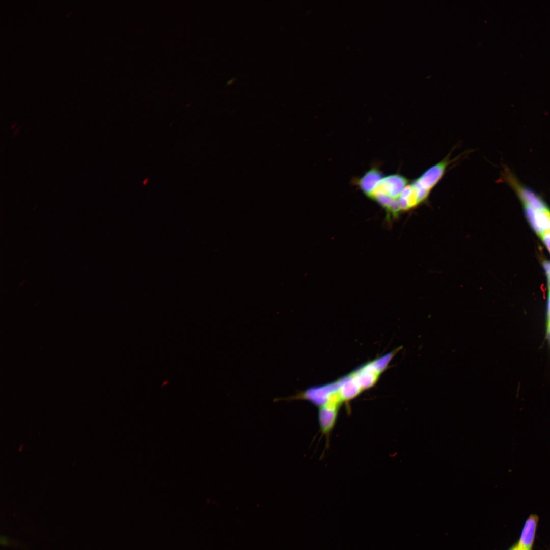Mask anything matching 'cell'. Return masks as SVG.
Segmentation results:
<instances>
[{"mask_svg": "<svg viewBox=\"0 0 550 550\" xmlns=\"http://www.w3.org/2000/svg\"><path fill=\"white\" fill-rule=\"evenodd\" d=\"M408 182V180L400 175H388L383 177L367 196L391 213L397 207L398 200Z\"/></svg>", "mask_w": 550, "mask_h": 550, "instance_id": "obj_1", "label": "cell"}, {"mask_svg": "<svg viewBox=\"0 0 550 550\" xmlns=\"http://www.w3.org/2000/svg\"><path fill=\"white\" fill-rule=\"evenodd\" d=\"M342 403L338 395L333 393L330 395L327 402L319 407L318 420L323 435L326 437L329 436L336 423Z\"/></svg>", "mask_w": 550, "mask_h": 550, "instance_id": "obj_2", "label": "cell"}, {"mask_svg": "<svg viewBox=\"0 0 550 550\" xmlns=\"http://www.w3.org/2000/svg\"><path fill=\"white\" fill-rule=\"evenodd\" d=\"M449 163V158H445L427 169L413 183L420 188L429 193L443 177Z\"/></svg>", "mask_w": 550, "mask_h": 550, "instance_id": "obj_3", "label": "cell"}, {"mask_svg": "<svg viewBox=\"0 0 550 550\" xmlns=\"http://www.w3.org/2000/svg\"><path fill=\"white\" fill-rule=\"evenodd\" d=\"M525 215L530 226L539 236L550 231V209H537L523 205Z\"/></svg>", "mask_w": 550, "mask_h": 550, "instance_id": "obj_4", "label": "cell"}, {"mask_svg": "<svg viewBox=\"0 0 550 550\" xmlns=\"http://www.w3.org/2000/svg\"><path fill=\"white\" fill-rule=\"evenodd\" d=\"M538 518L531 515L526 520L516 544L521 550H532Z\"/></svg>", "mask_w": 550, "mask_h": 550, "instance_id": "obj_5", "label": "cell"}, {"mask_svg": "<svg viewBox=\"0 0 550 550\" xmlns=\"http://www.w3.org/2000/svg\"><path fill=\"white\" fill-rule=\"evenodd\" d=\"M382 178V174L378 170L372 169L360 179L358 184L362 190L368 196L374 190Z\"/></svg>", "mask_w": 550, "mask_h": 550, "instance_id": "obj_6", "label": "cell"}, {"mask_svg": "<svg viewBox=\"0 0 550 550\" xmlns=\"http://www.w3.org/2000/svg\"><path fill=\"white\" fill-rule=\"evenodd\" d=\"M541 240L550 253V231L544 232L540 236Z\"/></svg>", "mask_w": 550, "mask_h": 550, "instance_id": "obj_7", "label": "cell"}, {"mask_svg": "<svg viewBox=\"0 0 550 550\" xmlns=\"http://www.w3.org/2000/svg\"><path fill=\"white\" fill-rule=\"evenodd\" d=\"M542 266L547 278L548 286L550 292V261L545 260L542 262Z\"/></svg>", "mask_w": 550, "mask_h": 550, "instance_id": "obj_8", "label": "cell"}, {"mask_svg": "<svg viewBox=\"0 0 550 550\" xmlns=\"http://www.w3.org/2000/svg\"><path fill=\"white\" fill-rule=\"evenodd\" d=\"M1 544L3 546H8L10 544L11 541L10 539L5 536H2L0 538Z\"/></svg>", "mask_w": 550, "mask_h": 550, "instance_id": "obj_9", "label": "cell"}, {"mask_svg": "<svg viewBox=\"0 0 550 550\" xmlns=\"http://www.w3.org/2000/svg\"><path fill=\"white\" fill-rule=\"evenodd\" d=\"M547 323H550V292L549 294L548 300V313H547Z\"/></svg>", "mask_w": 550, "mask_h": 550, "instance_id": "obj_10", "label": "cell"}, {"mask_svg": "<svg viewBox=\"0 0 550 550\" xmlns=\"http://www.w3.org/2000/svg\"><path fill=\"white\" fill-rule=\"evenodd\" d=\"M546 334L549 342H550V323H547V324Z\"/></svg>", "mask_w": 550, "mask_h": 550, "instance_id": "obj_11", "label": "cell"}, {"mask_svg": "<svg viewBox=\"0 0 550 550\" xmlns=\"http://www.w3.org/2000/svg\"><path fill=\"white\" fill-rule=\"evenodd\" d=\"M509 550H521L516 544L513 545Z\"/></svg>", "mask_w": 550, "mask_h": 550, "instance_id": "obj_12", "label": "cell"}]
</instances>
